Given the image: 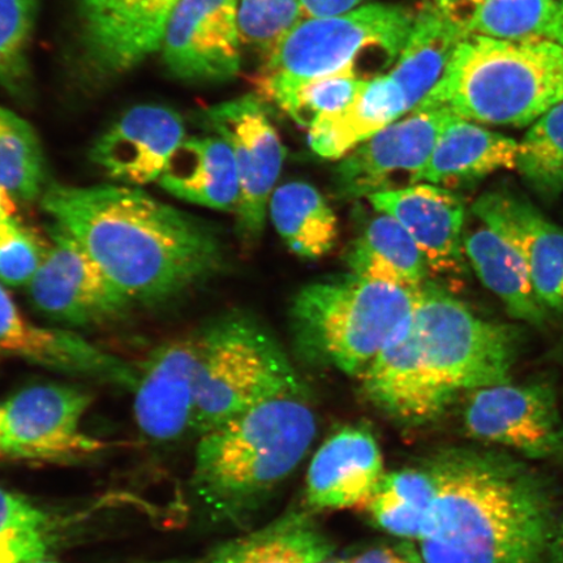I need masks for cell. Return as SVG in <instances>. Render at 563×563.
Here are the masks:
<instances>
[{
  "instance_id": "obj_46",
  "label": "cell",
  "mask_w": 563,
  "mask_h": 563,
  "mask_svg": "<svg viewBox=\"0 0 563 563\" xmlns=\"http://www.w3.org/2000/svg\"><path fill=\"white\" fill-rule=\"evenodd\" d=\"M319 563H351L349 561H343V560H323Z\"/></svg>"
},
{
  "instance_id": "obj_14",
  "label": "cell",
  "mask_w": 563,
  "mask_h": 563,
  "mask_svg": "<svg viewBox=\"0 0 563 563\" xmlns=\"http://www.w3.org/2000/svg\"><path fill=\"white\" fill-rule=\"evenodd\" d=\"M238 0H179L159 51L178 79L222 82L241 70Z\"/></svg>"
},
{
  "instance_id": "obj_1",
  "label": "cell",
  "mask_w": 563,
  "mask_h": 563,
  "mask_svg": "<svg viewBox=\"0 0 563 563\" xmlns=\"http://www.w3.org/2000/svg\"><path fill=\"white\" fill-rule=\"evenodd\" d=\"M41 199L131 302L176 298L220 266V239L207 223L137 187L52 185Z\"/></svg>"
},
{
  "instance_id": "obj_15",
  "label": "cell",
  "mask_w": 563,
  "mask_h": 563,
  "mask_svg": "<svg viewBox=\"0 0 563 563\" xmlns=\"http://www.w3.org/2000/svg\"><path fill=\"white\" fill-rule=\"evenodd\" d=\"M179 0H79L80 38L103 76L129 73L159 51Z\"/></svg>"
},
{
  "instance_id": "obj_31",
  "label": "cell",
  "mask_w": 563,
  "mask_h": 563,
  "mask_svg": "<svg viewBox=\"0 0 563 563\" xmlns=\"http://www.w3.org/2000/svg\"><path fill=\"white\" fill-rule=\"evenodd\" d=\"M517 170L541 199L563 192V101L530 125L519 143Z\"/></svg>"
},
{
  "instance_id": "obj_13",
  "label": "cell",
  "mask_w": 563,
  "mask_h": 563,
  "mask_svg": "<svg viewBox=\"0 0 563 563\" xmlns=\"http://www.w3.org/2000/svg\"><path fill=\"white\" fill-rule=\"evenodd\" d=\"M51 244L27 285L37 311L73 327H88L124 313L131 300L104 276L87 251L65 229L48 228Z\"/></svg>"
},
{
  "instance_id": "obj_22",
  "label": "cell",
  "mask_w": 563,
  "mask_h": 563,
  "mask_svg": "<svg viewBox=\"0 0 563 563\" xmlns=\"http://www.w3.org/2000/svg\"><path fill=\"white\" fill-rule=\"evenodd\" d=\"M518 151L516 140L453 117L419 183L448 189L473 185L498 172L517 170Z\"/></svg>"
},
{
  "instance_id": "obj_42",
  "label": "cell",
  "mask_w": 563,
  "mask_h": 563,
  "mask_svg": "<svg viewBox=\"0 0 563 563\" xmlns=\"http://www.w3.org/2000/svg\"><path fill=\"white\" fill-rule=\"evenodd\" d=\"M548 563H563V517L559 519L555 527L552 543L549 547Z\"/></svg>"
},
{
  "instance_id": "obj_29",
  "label": "cell",
  "mask_w": 563,
  "mask_h": 563,
  "mask_svg": "<svg viewBox=\"0 0 563 563\" xmlns=\"http://www.w3.org/2000/svg\"><path fill=\"white\" fill-rule=\"evenodd\" d=\"M330 551L311 520L292 514L221 547L208 563H319Z\"/></svg>"
},
{
  "instance_id": "obj_32",
  "label": "cell",
  "mask_w": 563,
  "mask_h": 563,
  "mask_svg": "<svg viewBox=\"0 0 563 563\" xmlns=\"http://www.w3.org/2000/svg\"><path fill=\"white\" fill-rule=\"evenodd\" d=\"M53 543V522L18 493L0 487V563L44 559Z\"/></svg>"
},
{
  "instance_id": "obj_12",
  "label": "cell",
  "mask_w": 563,
  "mask_h": 563,
  "mask_svg": "<svg viewBox=\"0 0 563 563\" xmlns=\"http://www.w3.org/2000/svg\"><path fill=\"white\" fill-rule=\"evenodd\" d=\"M90 394L56 384L20 390L3 406V455L31 461H66L98 452L104 445L80 429Z\"/></svg>"
},
{
  "instance_id": "obj_45",
  "label": "cell",
  "mask_w": 563,
  "mask_h": 563,
  "mask_svg": "<svg viewBox=\"0 0 563 563\" xmlns=\"http://www.w3.org/2000/svg\"><path fill=\"white\" fill-rule=\"evenodd\" d=\"M3 422H4V410H3V406H2V407H0V442H2ZM0 456H4L3 452H2V446H0Z\"/></svg>"
},
{
  "instance_id": "obj_48",
  "label": "cell",
  "mask_w": 563,
  "mask_h": 563,
  "mask_svg": "<svg viewBox=\"0 0 563 563\" xmlns=\"http://www.w3.org/2000/svg\"><path fill=\"white\" fill-rule=\"evenodd\" d=\"M164 563H183V562H164Z\"/></svg>"
},
{
  "instance_id": "obj_18",
  "label": "cell",
  "mask_w": 563,
  "mask_h": 563,
  "mask_svg": "<svg viewBox=\"0 0 563 563\" xmlns=\"http://www.w3.org/2000/svg\"><path fill=\"white\" fill-rule=\"evenodd\" d=\"M185 140L178 112L159 104L136 106L96 141L90 157L111 179L141 187L159 180Z\"/></svg>"
},
{
  "instance_id": "obj_38",
  "label": "cell",
  "mask_w": 563,
  "mask_h": 563,
  "mask_svg": "<svg viewBox=\"0 0 563 563\" xmlns=\"http://www.w3.org/2000/svg\"><path fill=\"white\" fill-rule=\"evenodd\" d=\"M365 509L383 530L400 538L420 539L427 510L386 488L383 482Z\"/></svg>"
},
{
  "instance_id": "obj_2",
  "label": "cell",
  "mask_w": 563,
  "mask_h": 563,
  "mask_svg": "<svg viewBox=\"0 0 563 563\" xmlns=\"http://www.w3.org/2000/svg\"><path fill=\"white\" fill-rule=\"evenodd\" d=\"M520 349L518 327L485 320L427 282L410 314L358 377L379 410L406 424H424L461 394L511 382Z\"/></svg>"
},
{
  "instance_id": "obj_6",
  "label": "cell",
  "mask_w": 563,
  "mask_h": 563,
  "mask_svg": "<svg viewBox=\"0 0 563 563\" xmlns=\"http://www.w3.org/2000/svg\"><path fill=\"white\" fill-rule=\"evenodd\" d=\"M419 291L355 274L313 282L292 301L295 346L308 363L361 376L410 314Z\"/></svg>"
},
{
  "instance_id": "obj_44",
  "label": "cell",
  "mask_w": 563,
  "mask_h": 563,
  "mask_svg": "<svg viewBox=\"0 0 563 563\" xmlns=\"http://www.w3.org/2000/svg\"><path fill=\"white\" fill-rule=\"evenodd\" d=\"M15 201L12 197L0 187V223L9 220V218L15 214Z\"/></svg>"
},
{
  "instance_id": "obj_37",
  "label": "cell",
  "mask_w": 563,
  "mask_h": 563,
  "mask_svg": "<svg viewBox=\"0 0 563 563\" xmlns=\"http://www.w3.org/2000/svg\"><path fill=\"white\" fill-rule=\"evenodd\" d=\"M46 244L11 217L0 223V280L11 287L30 285L44 260Z\"/></svg>"
},
{
  "instance_id": "obj_3",
  "label": "cell",
  "mask_w": 563,
  "mask_h": 563,
  "mask_svg": "<svg viewBox=\"0 0 563 563\" xmlns=\"http://www.w3.org/2000/svg\"><path fill=\"white\" fill-rule=\"evenodd\" d=\"M428 471L424 563H548L560 518L539 471L509 453L470 449L449 450Z\"/></svg>"
},
{
  "instance_id": "obj_8",
  "label": "cell",
  "mask_w": 563,
  "mask_h": 563,
  "mask_svg": "<svg viewBox=\"0 0 563 563\" xmlns=\"http://www.w3.org/2000/svg\"><path fill=\"white\" fill-rule=\"evenodd\" d=\"M290 358L262 323L232 314L199 334L192 428L201 434L285 394L305 393Z\"/></svg>"
},
{
  "instance_id": "obj_4",
  "label": "cell",
  "mask_w": 563,
  "mask_h": 563,
  "mask_svg": "<svg viewBox=\"0 0 563 563\" xmlns=\"http://www.w3.org/2000/svg\"><path fill=\"white\" fill-rule=\"evenodd\" d=\"M563 101V47L468 33L438 86L412 111L443 110L477 124L531 125Z\"/></svg>"
},
{
  "instance_id": "obj_23",
  "label": "cell",
  "mask_w": 563,
  "mask_h": 563,
  "mask_svg": "<svg viewBox=\"0 0 563 563\" xmlns=\"http://www.w3.org/2000/svg\"><path fill=\"white\" fill-rule=\"evenodd\" d=\"M158 181L178 199L210 209L236 211L241 199L234 151L217 135L183 141Z\"/></svg>"
},
{
  "instance_id": "obj_9",
  "label": "cell",
  "mask_w": 563,
  "mask_h": 563,
  "mask_svg": "<svg viewBox=\"0 0 563 563\" xmlns=\"http://www.w3.org/2000/svg\"><path fill=\"white\" fill-rule=\"evenodd\" d=\"M466 394L463 424L471 438L528 460L563 462V420L551 384L509 382Z\"/></svg>"
},
{
  "instance_id": "obj_21",
  "label": "cell",
  "mask_w": 563,
  "mask_h": 563,
  "mask_svg": "<svg viewBox=\"0 0 563 563\" xmlns=\"http://www.w3.org/2000/svg\"><path fill=\"white\" fill-rule=\"evenodd\" d=\"M384 476L382 450L368 429L344 428L316 453L307 501L319 510L365 509Z\"/></svg>"
},
{
  "instance_id": "obj_36",
  "label": "cell",
  "mask_w": 563,
  "mask_h": 563,
  "mask_svg": "<svg viewBox=\"0 0 563 563\" xmlns=\"http://www.w3.org/2000/svg\"><path fill=\"white\" fill-rule=\"evenodd\" d=\"M40 0H0V84L15 89L27 74Z\"/></svg>"
},
{
  "instance_id": "obj_47",
  "label": "cell",
  "mask_w": 563,
  "mask_h": 563,
  "mask_svg": "<svg viewBox=\"0 0 563 563\" xmlns=\"http://www.w3.org/2000/svg\"><path fill=\"white\" fill-rule=\"evenodd\" d=\"M27 563H56V562L51 561V560H45V558H44V559L35 560L32 562H27Z\"/></svg>"
},
{
  "instance_id": "obj_25",
  "label": "cell",
  "mask_w": 563,
  "mask_h": 563,
  "mask_svg": "<svg viewBox=\"0 0 563 563\" xmlns=\"http://www.w3.org/2000/svg\"><path fill=\"white\" fill-rule=\"evenodd\" d=\"M463 244L471 269L503 302L512 319L543 328L551 312L534 290L530 273L518 252L482 222L473 231H464Z\"/></svg>"
},
{
  "instance_id": "obj_28",
  "label": "cell",
  "mask_w": 563,
  "mask_h": 563,
  "mask_svg": "<svg viewBox=\"0 0 563 563\" xmlns=\"http://www.w3.org/2000/svg\"><path fill=\"white\" fill-rule=\"evenodd\" d=\"M269 216L282 241L301 258L327 256L340 236L333 208L319 189L306 181H290L276 188Z\"/></svg>"
},
{
  "instance_id": "obj_30",
  "label": "cell",
  "mask_w": 563,
  "mask_h": 563,
  "mask_svg": "<svg viewBox=\"0 0 563 563\" xmlns=\"http://www.w3.org/2000/svg\"><path fill=\"white\" fill-rule=\"evenodd\" d=\"M45 162L33 126L10 110L0 108V187L13 201L42 197Z\"/></svg>"
},
{
  "instance_id": "obj_7",
  "label": "cell",
  "mask_w": 563,
  "mask_h": 563,
  "mask_svg": "<svg viewBox=\"0 0 563 563\" xmlns=\"http://www.w3.org/2000/svg\"><path fill=\"white\" fill-rule=\"evenodd\" d=\"M418 11L404 4L367 3L323 18H306L265 54L255 87L263 101L279 106L309 80L354 68L371 80L363 60L377 54L391 63L413 30Z\"/></svg>"
},
{
  "instance_id": "obj_17",
  "label": "cell",
  "mask_w": 563,
  "mask_h": 563,
  "mask_svg": "<svg viewBox=\"0 0 563 563\" xmlns=\"http://www.w3.org/2000/svg\"><path fill=\"white\" fill-rule=\"evenodd\" d=\"M373 209L397 220L418 244L429 273L461 278L468 272L464 255L466 206L453 189L417 183L368 197Z\"/></svg>"
},
{
  "instance_id": "obj_19",
  "label": "cell",
  "mask_w": 563,
  "mask_h": 563,
  "mask_svg": "<svg viewBox=\"0 0 563 563\" xmlns=\"http://www.w3.org/2000/svg\"><path fill=\"white\" fill-rule=\"evenodd\" d=\"M0 355H12L67 375L133 386L139 367L65 329L34 325L0 285Z\"/></svg>"
},
{
  "instance_id": "obj_26",
  "label": "cell",
  "mask_w": 563,
  "mask_h": 563,
  "mask_svg": "<svg viewBox=\"0 0 563 563\" xmlns=\"http://www.w3.org/2000/svg\"><path fill=\"white\" fill-rule=\"evenodd\" d=\"M467 34L466 26L448 18L433 2L421 7L410 37L389 73L404 91L408 112L438 86Z\"/></svg>"
},
{
  "instance_id": "obj_49",
  "label": "cell",
  "mask_w": 563,
  "mask_h": 563,
  "mask_svg": "<svg viewBox=\"0 0 563 563\" xmlns=\"http://www.w3.org/2000/svg\"><path fill=\"white\" fill-rule=\"evenodd\" d=\"M562 346H563V343H562Z\"/></svg>"
},
{
  "instance_id": "obj_24",
  "label": "cell",
  "mask_w": 563,
  "mask_h": 563,
  "mask_svg": "<svg viewBox=\"0 0 563 563\" xmlns=\"http://www.w3.org/2000/svg\"><path fill=\"white\" fill-rule=\"evenodd\" d=\"M408 114L402 89L382 75L363 84L346 108L317 118L308 126V144L317 156L340 161L365 140Z\"/></svg>"
},
{
  "instance_id": "obj_43",
  "label": "cell",
  "mask_w": 563,
  "mask_h": 563,
  "mask_svg": "<svg viewBox=\"0 0 563 563\" xmlns=\"http://www.w3.org/2000/svg\"><path fill=\"white\" fill-rule=\"evenodd\" d=\"M548 38L558 42L563 47V0H559L558 11L549 26Z\"/></svg>"
},
{
  "instance_id": "obj_41",
  "label": "cell",
  "mask_w": 563,
  "mask_h": 563,
  "mask_svg": "<svg viewBox=\"0 0 563 563\" xmlns=\"http://www.w3.org/2000/svg\"><path fill=\"white\" fill-rule=\"evenodd\" d=\"M351 563H413L406 552H399L396 548L382 547L371 549Z\"/></svg>"
},
{
  "instance_id": "obj_10",
  "label": "cell",
  "mask_w": 563,
  "mask_h": 563,
  "mask_svg": "<svg viewBox=\"0 0 563 563\" xmlns=\"http://www.w3.org/2000/svg\"><path fill=\"white\" fill-rule=\"evenodd\" d=\"M200 122L234 151L241 199L235 211L239 229L257 239L265 228L272 195L284 167L286 150L262 98L244 96L200 112Z\"/></svg>"
},
{
  "instance_id": "obj_11",
  "label": "cell",
  "mask_w": 563,
  "mask_h": 563,
  "mask_svg": "<svg viewBox=\"0 0 563 563\" xmlns=\"http://www.w3.org/2000/svg\"><path fill=\"white\" fill-rule=\"evenodd\" d=\"M443 110L411 111L344 156L334 168L333 188L342 200L398 189V178L417 185L450 119Z\"/></svg>"
},
{
  "instance_id": "obj_40",
  "label": "cell",
  "mask_w": 563,
  "mask_h": 563,
  "mask_svg": "<svg viewBox=\"0 0 563 563\" xmlns=\"http://www.w3.org/2000/svg\"><path fill=\"white\" fill-rule=\"evenodd\" d=\"M484 0H433V4L456 23L467 27Z\"/></svg>"
},
{
  "instance_id": "obj_5",
  "label": "cell",
  "mask_w": 563,
  "mask_h": 563,
  "mask_svg": "<svg viewBox=\"0 0 563 563\" xmlns=\"http://www.w3.org/2000/svg\"><path fill=\"white\" fill-rule=\"evenodd\" d=\"M306 393L266 400L206 434L197 448L196 483L218 512L255 508L292 473L316 435Z\"/></svg>"
},
{
  "instance_id": "obj_27",
  "label": "cell",
  "mask_w": 563,
  "mask_h": 563,
  "mask_svg": "<svg viewBox=\"0 0 563 563\" xmlns=\"http://www.w3.org/2000/svg\"><path fill=\"white\" fill-rule=\"evenodd\" d=\"M347 263L357 277L419 291L428 282L424 256L402 224L379 213L352 245Z\"/></svg>"
},
{
  "instance_id": "obj_39",
  "label": "cell",
  "mask_w": 563,
  "mask_h": 563,
  "mask_svg": "<svg viewBox=\"0 0 563 563\" xmlns=\"http://www.w3.org/2000/svg\"><path fill=\"white\" fill-rule=\"evenodd\" d=\"M306 18L338 15L364 4V0H301Z\"/></svg>"
},
{
  "instance_id": "obj_35",
  "label": "cell",
  "mask_w": 563,
  "mask_h": 563,
  "mask_svg": "<svg viewBox=\"0 0 563 563\" xmlns=\"http://www.w3.org/2000/svg\"><path fill=\"white\" fill-rule=\"evenodd\" d=\"M306 19L301 0H238L242 44L267 54Z\"/></svg>"
},
{
  "instance_id": "obj_34",
  "label": "cell",
  "mask_w": 563,
  "mask_h": 563,
  "mask_svg": "<svg viewBox=\"0 0 563 563\" xmlns=\"http://www.w3.org/2000/svg\"><path fill=\"white\" fill-rule=\"evenodd\" d=\"M367 81L354 68L316 77L292 91L278 108L295 122L308 129L317 118L333 114L354 100L363 84Z\"/></svg>"
},
{
  "instance_id": "obj_20",
  "label": "cell",
  "mask_w": 563,
  "mask_h": 563,
  "mask_svg": "<svg viewBox=\"0 0 563 563\" xmlns=\"http://www.w3.org/2000/svg\"><path fill=\"white\" fill-rule=\"evenodd\" d=\"M199 334L176 338L140 365L135 418L147 438L170 441L192 428Z\"/></svg>"
},
{
  "instance_id": "obj_33",
  "label": "cell",
  "mask_w": 563,
  "mask_h": 563,
  "mask_svg": "<svg viewBox=\"0 0 563 563\" xmlns=\"http://www.w3.org/2000/svg\"><path fill=\"white\" fill-rule=\"evenodd\" d=\"M558 7L559 0H484L467 31L505 41L545 40Z\"/></svg>"
},
{
  "instance_id": "obj_16",
  "label": "cell",
  "mask_w": 563,
  "mask_h": 563,
  "mask_svg": "<svg viewBox=\"0 0 563 563\" xmlns=\"http://www.w3.org/2000/svg\"><path fill=\"white\" fill-rule=\"evenodd\" d=\"M471 211L518 252L548 311L563 313V229L505 187L478 196Z\"/></svg>"
}]
</instances>
